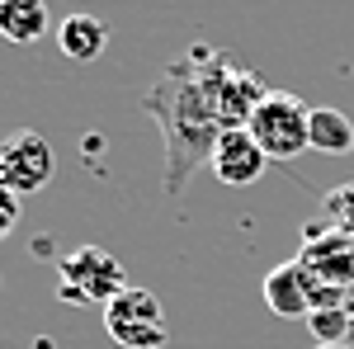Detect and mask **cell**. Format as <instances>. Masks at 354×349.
<instances>
[{
    "label": "cell",
    "instance_id": "obj_3",
    "mask_svg": "<svg viewBox=\"0 0 354 349\" xmlns=\"http://www.w3.org/2000/svg\"><path fill=\"white\" fill-rule=\"evenodd\" d=\"M307 113H312V104H302L293 90H270L245 128L270 161H293L307 151Z\"/></svg>",
    "mask_w": 354,
    "mask_h": 349
},
{
    "label": "cell",
    "instance_id": "obj_14",
    "mask_svg": "<svg viewBox=\"0 0 354 349\" xmlns=\"http://www.w3.org/2000/svg\"><path fill=\"white\" fill-rule=\"evenodd\" d=\"M19 213H24V208H19V194L0 185V241H5V236L15 232V222H19Z\"/></svg>",
    "mask_w": 354,
    "mask_h": 349
},
{
    "label": "cell",
    "instance_id": "obj_4",
    "mask_svg": "<svg viewBox=\"0 0 354 349\" xmlns=\"http://www.w3.org/2000/svg\"><path fill=\"white\" fill-rule=\"evenodd\" d=\"M104 330L123 349H165V340H170L161 297L147 293V288H123L113 297L104 307Z\"/></svg>",
    "mask_w": 354,
    "mask_h": 349
},
{
    "label": "cell",
    "instance_id": "obj_8",
    "mask_svg": "<svg viewBox=\"0 0 354 349\" xmlns=\"http://www.w3.org/2000/svg\"><path fill=\"white\" fill-rule=\"evenodd\" d=\"M265 307L279 321H307L312 317V274L298 260H283L265 274Z\"/></svg>",
    "mask_w": 354,
    "mask_h": 349
},
{
    "label": "cell",
    "instance_id": "obj_11",
    "mask_svg": "<svg viewBox=\"0 0 354 349\" xmlns=\"http://www.w3.org/2000/svg\"><path fill=\"white\" fill-rule=\"evenodd\" d=\"M48 33V0H10V5H0V38L5 43H38Z\"/></svg>",
    "mask_w": 354,
    "mask_h": 349
},
{
    "label": "cell",
    "instance_id": "obj_7",
    "mask_svg": "<svg viewBox=\"0 0 354 349\" xmlns=\"http://www.w3.org/2000/svg\"><path fill=\"white\" fill-rule=\"evenodd\" d=\"M208 170H213L227 189H245L270 170V156L260 151V142L250 137V128H227V133L218 137V147H213Z\"/></svg>",
    "mask_w": 354,
    "mask_h": 349
},
{
    "label": "cell",
    "instance_id": "obj_9",
    "mask_svg": "<svg viewBox=\"0 0 354 349\" xmlns=\"http://www.w3.org/2000/svg\"><path fill=\"white\" fill-rule=\"evenodd\" d=\"M57 48L66 62H95V57L109 48V28L100 15H66L57 24Z\"/></svg>",
    "mask_w": 354,
    "mask_h": 349
},
{
    "label": "cell",
    "instance_id": "obj_6",
    "mask_svg": "<svg viewBox=\"0 0 354 349\" xmlns=\"http://www.w3.org/2000/svg\"><path fill=\"white\" fill-rule=\"evenodd\" d=\"M298 265L335 288H350L354 283V236L350 232H335V227H307V245H302Z\"/></svg>",
    "mask_w": 354,
    "mask_h": 349
},
{
    "label": "cell",
    "instance_id": "obj_2",
    "mask_svg": "<svg viewBox=\"0 0 354 349\" xmlns=\"http://www.w3.org/2000/svg\"><path fill=\"white\" fill-rule=\"evenodd\" d=\"M57 279H62V283H57V297L71 302V307H81V302H100V307H109L113 297L128 288L123 265L113 260L104 245H81V250L62 255Z\"/></svg>",
    "mask_w": 354,
    "mask_h": 349
},
{
    "label": "cell",
    "instance_id": "obj_13",
    "mask_svg": "<svg viewBox=\"0 0 354 349\" xmlns=\"http://www.w3.org/2000/svg\"><path fill=\"white\" fill-rule=\"evenodd\" d=\"M326 222L335 232H350L354 236V185H340L326 194Z\"/></svg>",
    "mask_w": 354,
    "mask_h": 349
},
{
    "label": "cell",
    "instance_id": "obj_16",
    "mask_svg": "<svg viewBox=\"0 0 354 349\" xmlns=\"http://www.w3.org/2000/svg\"><path fill=\"white\" fill-rule=\"evenodd\" d=\"M317 349H354V345H317Z\"/></svg>",
    "mask_w": 354,
    "mask_h": 349
},
{
    "label": "cell",
    "instance_id": "obj_1",
    "mask_svg": "<svg viewBox=\"0 0 354 349\" xmlns=\"http://www.w3.org/2000/svg\"><path fill=\"white\" fill-rule=\"evenodd\" d=\"M218 48L194 43L189 57L161 66V76L151 81V90L142 95V109L156 118L165 142V194L180 198L189 175L198 165L213 161V147L227 133L222 118V90H218V71H222Z\"/></svg>",
    "mask_w": 354,
    "mask_h": 349
},
{
    "label": "cell",
    "instance_id": "obj_17",
    "mask_svg": "<svg viewBox=\"0 0 354 349\" xmlns=\"http://www.w3.org/2000/svg\"><path fill=\"white\" fill-rule=\"evenodd\" d=\"M0 5H10V0H0Z\"/></svg>",
    "mask_w": 354,
    "mask_h": 349
},
{
    "label": "cell",
    "instance_id": "obj_12",
    "mask_svg": "<svg viewBox=\"0 0 354 349\" xmlns=\"http://www.w3.org/2000/svg\"><path fill=\"white\" fill-rule=\"evenodd\" d=\"M307 326H312L317 345H350V312L345 307H322L307 317Z\"/></svg>",
    "mask_w": 354,
    "mask_h": 349
},
{
    "label": "cell",
    "instance_id": "obj_5",
    "mask_svg": "<svg viewBox=\"0 0 354 349\" xmlns=\"http://www.w3.org/2000/svg\"><path fill=\"white\" fill-rule=\"evenodd\" d=\"M53 175H57V151L43 133L24 128V133L0 142V185L15 189L19 198L24 194H38Z\"/></svg>",
    "mask_w": 354,
    "mask_h": 349
},
{
    "label": "cell",
    "instance_id": "obj_10",
    "mask_svg": "<svg viewBox=\"0 0 354 349\" xmlns=\"http://www.w3.org/2000/svg\"><path fill=\"white\" fill-rule=\"evenodd\" d=\"M307 147L326 156H350L354 151V123L330 104H317L307 113Z\"/></svg>",
    "mask_w": 354,
    "mask_h": 349
},
{
    "label": "cell",
    "instance_id": "obj_15",
    "mask_svg": "<svg viewBox=\"0 0 354 349\" xmlns=\"http://www.w3.org/2000/svg\"><path fill=\"white\" fill-rule=\"evenodd\" d=\"M345 312H350V345H354V302H345Z\"/></svg>",
    "mask_w": 354,
    "mask_h": 349
}]
</instances>
